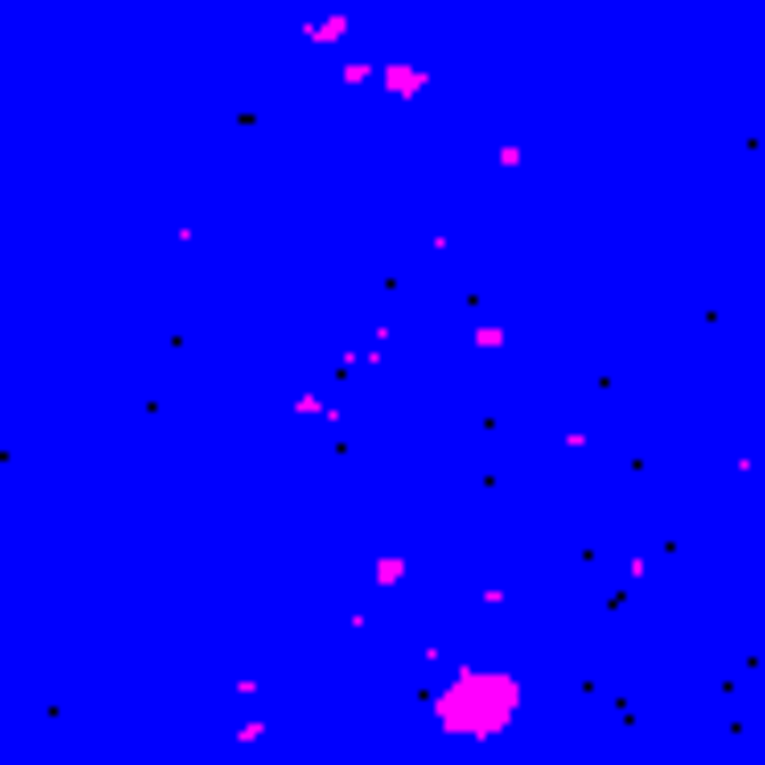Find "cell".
I'll return each mask as SVG.
<instances>
[{
	"label": "cell",
	"mask_w": 765,
	"mask_h": 765,
	"mask_svg": "<svg viewBox=\"0 0 765 765\" xmlns=\"http://www.w3.org/2000/svg\"><path fill=\"white\" fill-rule=\"evenodd\" d=\"M510 716H519V684L494 675V667H461L453 684L437 692V725L461 733V741H494Z\"/></svg>",
	"instance_id": "obj_1"
}]
</instances>
